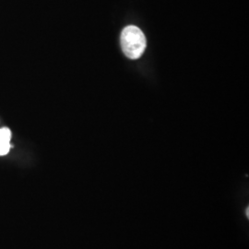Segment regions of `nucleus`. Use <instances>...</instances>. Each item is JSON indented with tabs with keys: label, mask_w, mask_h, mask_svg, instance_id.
<instances>
[{
	"label": "nucleus",
	"mask_w": 249,
	"mask_h": 249,
	"mask_svg": "<svg viewBox=\"0 0 249 249\" xmlns=\"http://www.w3.org/2000/svg\"><path fill=\"white\" fill-rule=\"evenodd\" d=\"M121 46L126 57L140 58L146 48V38L142 31L137 26H126L121 34Z\"/></svg>",
	"instance_id": "1"
},
{
	"label": "nucleus",
	"mask_w": 249,
	"mask_h": 249,
	"mask_svg": "<svg viewBox=\"0 0 249 249\" xmlns=\"http://www.w3.org/2000/svg\"><path fill=\"white\" fill-rule=\"evenodd\" d=\"M11 131L9 127L0 128V156H5L11 148Z\"/></svg>",
	"instance_id": "2"
},
{
	"label": "nucleus",
	"mask_w": 249,
	"mask_h": 249,
	"mask_svg": "<svg viewBox=\"0 0 249 249\" xmlns=\"http://www.w3.org/2000/svg\"><path fill=\"white\" fill-rule=\"evenodd\" d=\"M247 216L249 217V209H247Z\"/></svg>",
	"instance_id": "3"
}]
</instances>
